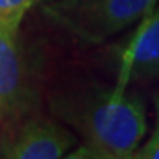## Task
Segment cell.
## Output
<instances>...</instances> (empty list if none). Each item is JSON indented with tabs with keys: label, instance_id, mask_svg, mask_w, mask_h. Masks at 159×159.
<instances>
[{
	"label": "cell",
	"instance_id": "obj_1",
	"mask_svg": "<svg viewBox=\"0 0 159 159\" xmlns=\"http://www.w3.org/2000/svg\"><path fill=\"white\" fill-rule=\"evenodd\" d=\"M50 112L119 159H130L148 132L141 96L119 81L109 88L91 84L59 91L50 101Z\"/></svg>",
	"mask_w": 159,
	"mask_h": 159
},
{
	"label": "cell",
	"instance_id": "obj_2",
	"mask_svg": "<svg viewBox=\"0 0 159 159\" xmlns=\"http://www.w3.org/2000/svg\"><path fill=\"white\" fill-rule=\"evenodd\" d=\"M157 0H42L41 13L75 41L98 46L141 21Z\"/></svg>",
	"mask_w": 159,
	"mask_h": 159
},
{
	"label": "cell",
	"instance_id": "obj_3",
	"mask_svg": "<svg viewBox=\"0 0 159 159\" xmlns=\"http://www.w3.org/2000/svg\"><path fill=\"white\" fill-rule=\"evenodd\" d=\"M36 107V91L18 34L0 31V117L20 120Z\"/></svg>",
	"mask_w": 159,
	"mask_h": 159
},
{
	"label": "cell",
	"instance_id": "obj_4",
	"mask_svg": "<svg viewBox=\"0 0 159 159\" xmlns=\"http://www.w3.org/2000/svg\"><path fill=\"white\" fill-rule=\"evenodd\" d=\"M76 144V135L57 119L33 117L23 122L3 148L0 159H62Z\"/></svg>",
	"mask_w": 159,
	"mask_h": 159
},
{
	"label": "cell",
	"instance_id": "obj_5",
	"mask_svg": "<svg viewBox=\"0 0 159 159\" xmlns=\"http://www.w3.org/2000/svg\"><path fill=\"white\" fill-rule=\"evenodd\" d=\"M159 76V7L144 16L128 46L122 52L117 81L130 84L132 80H153Z\"/></svg>",
	"mask_w": 159,
	"mask_h": 159
},
{
	"label": "cell",
	"instance_id": "obj_6",
	"mask_svg": "<svg viewBox=\"0 0 159 159\" xmlns=\"http://www.w3.org/2000/svg\"><path fill=\"white\" fill-rule=\"evenodd\" d=\"M41 0H0V31L18 34L23 18Z\"/></svg>",
	"mask_w": 159,
	"mask_h": 159
},
{
	"label": "cell",
	"instance_id": "obj_7",
	"mask_svg": "<svg viewBox=\"0 0 159 159\" xmlns=\"http://www.w3.org/2000/svg\"><path fill=\"white\" fill-rule=\"evenodd\" d=\"M154 128L146 141H143L136 151L130 156V159H159V96L154 98Z\"/></svg>",
	"mask_w": 159,
	"mask_h": 159
},
{
	"label": "cell",
	"instance_id": "obj_8",
	"mask_svg": "<svg viewBox=\"0 0 159 159\" xmlns=\"http://www.w3.org/2000/svg\"><path fill=\"white\" fill-rule=\"evenodd\" d=\"M62 159H106L104 151L91 141H83L78 146H73L62 156Z\"/></svg>",
	"mask_w": 159,
	"mask_h": 159
},
{
	"label": "cell",
	"instance_id": "obj_9",
	"mask_svg": "<svg viewBox=\"0 0 159 159\" xmlns=\"http://www.w3.org/2000/svg\"><path fill=\"white\" fill-rule=\"evenodd\" d=\"M102 149V148H101ZM104 151V149H102ZM104 156H106V159H119V157H115L114 154H111V153H107V151H104Z\"/></svg>",
	"mask_w": 159,
	"mask_h": 159
},
{
	"label": "cell",
	"instance_id": "obj_10",
	"mask_svg": "<svg viewBox=\"0 0 159 159\" xmlns=\"http://www.w3.org/2000/svg\"><path fill=\"white\" fill-rule=\"evenodd\" d=\"M0 122H2V117H0Z\"/></svg>",
	"mask_w": 159,
	"mask_h": 159
},
{
	"label": "cell",
	"instance_id": "obj_11",
	"mask_svg": "<svg viewBox=\"0 0 159 159\" xmlns=\"http://www.w3.org/2000/svg\"><path fill=\"white\" fill-rule=\"evenodd\" d=\"M41 2H42V0H41Z\"/></svg>",
	"mask_w": 159,
	"mask_h": 159
}]
</instances>
